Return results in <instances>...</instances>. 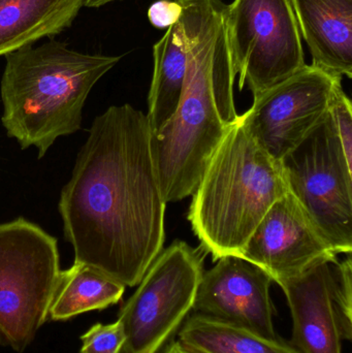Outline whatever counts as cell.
Returning <instances> with one entry per match:
<instances>
[{"instance_id":"9c48e42d","label":"cell","mask_w":352,"mask_h":353,"mask_svg":"<svg viewBox=\"0 0 352 353\" xmlns=\"http://www.w3.org/2000/svg\"><path fill=\"white\" fill-rule=\"evenodd\" d=\"M293 319L291 345L301 353H342L352 338V263L329 257L278 284Z\"/></svg>"},{"instance_id":"e0dca14e","label":"cell","mask_w":352,"mask_h":353,"mask_svg":"<svg viewBox=\"0 0 352 353\" xmlns=\"http://www.w3.org/2000/svg\"><path fill=\"white\" fill-rule=\"evenodd\" d=\"M125 286L83 263L60 272L49 319L63 321L83 313L103 310L121 301Z\"/></svg>"},{"instance_id":"3957f363","label":"cell","mask_w":352,"mask_h":353,"mask_svg":"<svg viewBox=\"0 0 352 353\" xmlns=\"http://www.w3.org/2000/svg\"><path fill=\"white\" fill-rule=\"evenodd\" d=\"M6 59L2 124L21 148L35 147L41 159L58 138L80 130L89 93L121 56L80 53L49 41L12 52Z\"/></svg>"},{"instance_id":"7c38bea8","label":"cell","mask_w":352,"mask_h":353,"mask_svg":"<svg viewBox=\"0 0 352 353\" xmlns=\"http://www.w3.org/2000/svg\"><path fill=\"white\" fill-rule=\"evenodd\" d=\"M273 280L243 257H221L204 272L192 311L267 338H277L270 288Z\"/></svg>"},{"instance_id":"ffe728a7","label":"cell","mask_w":352,"mask_h":353,"mask_svg":"<svg viewBox=\"0 0 352 353\" xmlns=\"http://www.w3.org/2000/svg\"><path fill=\"white\" fill-rule=\"evenodd\" d=\"M181 14L182 6L177 0H158L148 10L149 21L159 29L169 28L179 22Z\"/></svg>"},{"instance_id":"44dd1931","label":"cell","mask_w":352,"mask_h":353,"mask_svg":"<svg viewBox=\"0 0 352 353\" xmlns=\"http://www.w3.org/2000/svg\"><path fill=\"white\" fill-rule=\"evenodd\" d=\"M163 353H194L190 352V350H186L185 347L179 343L178 340L176 341L171 342L167 347L165 348Z\"/></svg>"},{"instance_id":"ba28073f","label":"cell","mask_w":352,"mask_h":353,"mask_svg":"<svg viewBox=\"0 0 352 353\" xmlns=\"http://www.w3.org/2000/svg\"><path fill=\"white\" fill-rule=\"evenodd\" d=\"M204 274L200 252L183 241L163 249L120 309L125 333L120 353H158L194 308Z\"/></svg>"},{"instance_id":"277c9868","label":"cell","mask_w":352,"mask_h":353,"mask_svg":"<svg viewBox=\"0 0 352 353\" xmlns=\"http://www.w3.org/2000/svg\"><path fill=\"white\" fill-rule=\"evenodd\" d=\"M289 192L282 165L238 118L209 159L191 195L188 220L213 261L242 256L273 203Z\"/></svg>"},{"instance_id":"ac0fdd59","label":"cell","mask_w":352,"mask_h":353,"mask_svg":"<svg viewBox=\"0 0 352 353\" xmlns=\"http://www.w3.org/2000/svg\"><path fill=\"white\" fill-rule=\"evenodd\" d=\"M125 339V333L119 321L111 325L96 323L81 337L80 353H120Z\"/></svg>"},{"instance_id":"8992f818","label":"cell","mask_w":352,"mask_h":353,"mask_svg":"<svg viewBox=\"0 0 352 353\" xmlns=\"http://www.w3.org/2000/svg\"><path fill=\"white\" fill-rule=\"evenodd\" d=\"M289 191L337 255L352 251V167L330 114L280 161Z\"/></svg>"},{"instance_id":"7402d4cb","label":"cell","mask_w":352,"mask_h":353,"mask_svg":"<svg viewBox=\"0 0 352 353\" xmlns=\"http://www.w3.org/2000/svg\"><path fill=\"white\" fill-rule=\"evenodd\" d=\"M116 0H84L85 8H99Z\"/></svg>"},{"instance_id":"5bb4252c","label":"cell","mask_w":352,"mask_h":353,"mask_svg":"<svg viewBox=\"0 0 352 353\" xmlns=\"http://www.w3.org/2000/svg\"><path fill=\"white\" fill-rule=\"evenodd\" d=\"M84 0H0V56L70 26Z\"/></svg>"},{"instance_id":"d6986e66","label":"cell","mask_w":352,"mask_h":353,"mask_svg":"<svg viewBox=\"0 0 352 353\" xmlns=\"http://www.w3.org/2000/svg\"><path fill=\"white\" fill-rule=\"evenodd\" d=\"M347 163L352 167V105L351 99L339 86L328 110Z\"/></svg>"},{"instance_id":"5b68a950","label":"cell","mask_w":352,"mask_h":353,"mask_svg":"<svg viewBox=\"0 0 352 353\" xmlns=\"http://www.w3.org/2000/svg\"><path fill=\"white\" fill-rule=\"evenodd\" d=\"M60 272L55 236L23 217L0 224V345L22 352L33 341Z\"/></svg>"},{"instance_id":"2e32d148","label":"cell","mask_w":352,"mask_h":353,"mask_svg":"<svg viewBox=\"0 0 352 353\" xmlns=\"http://www.w3.org/2000/svg\"><path fill=\"white\" fill-rule=\"evenodd\" d=\"M179 330L178 341L194 353H301L278 337H264L198 313Z\"/></svg>"},{"instance_id":"8fae6325","label":"cell","mask_w":352,"mask_h":353,"mask_svg":"<svg viewBox=\"0 0 352 353\" xmlns=\"http://www.w3.org/2000/svg\"><path fill=\"white\" fill-rule=\"evenodd\" d=\"M332 256L338 255L289 191L267 212L241 257L280 284Z\"/></svg>"},{"instance_id":"6da1fadb","label":"cell","mask_w":352,"mask_h":353,"mask_svg":"<svg viewBox=\"0 0 352 353\" xmlns=\"http://www.w3.org/2000/svg\"><path fill=\"white\" fill-rule=\"evenodd\" d=\"M165 205L147 115L112 105L93 121L58 203L74 263L138 285L163 250Z\"/></svg>"},{"instance_id":"7a4b0ae2","label":"cell","mask_w":352,"mask_h":353,"mask_svg":"<svg viewBox=\"0 0 352 353\" xmlns=\"http://www.w3.org/2000/svg\"><path fill=\"white\" fill-rule=\"evenodd\" d=\"M187 70L175 115L156 132L151 148L165 203L191 196L209 159L239 115L234 99L236 74L221 0H177Z\"/></svg>"},{"instance_id":"30bf717a","label":"cell","mask_w":352,"mask_h":353,"mask_svg":"<svg viewBox=\"0 0 352 353\" xmlns=\"http://www.w3.org/2000/svg\"><path fill=\"white\" fill-rule=\"evenodd\" d=\"M342 79L306 64L280 84L253 97L239 121L258 144L280 161L328 113Z\"/></svg>"},{"instance_id":"52a82bcc","label":"cell","mask_w":352,"mask_h":353,"mask_svg":"<svg viewBox=\"0 0 352 353\" xmlns=\"http://www.w3.org/2000/svg\"><path fill=\"white\" fill-rule=\"evenodd\" d=\"M225 22L240 90L246 86L256 97L306 65L291 0H234Z\"/></svg>"},{"instance_id":"9a60e30c","label":"cell","mask_w":352,"mask_h":353,"mask_svg":"<svg viewBox=\"0 0 352 353\" xmlns=\"http://www.w3.org/2000/svg\"><path fill=\"white\" fill-rule=\"evenodd\" d=\"M152 81L148 97L151 132H158L172 119L179 107L185 85L187 51L181 22L167 28L153 47Z\"/></svg>"},{"instance_id":"4fadbf2b","label":"cell","mask_w":352,"mask_h":353,"mask_svg":"<svg viewBox=\"0 0 352 353\" xmlns=\"http://www.w3.org/2000/svg\"><path fill=\"white\" fill-rule=\"evenodd\" d=\"M312 65L352 78V0H291Z\"/></svg>"}]
</instances>
